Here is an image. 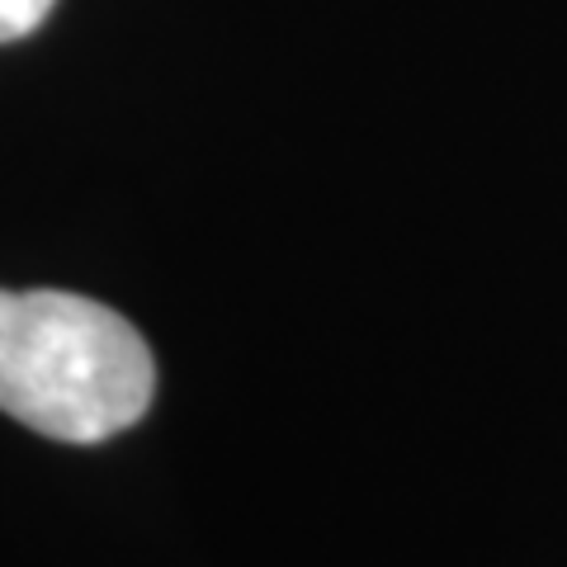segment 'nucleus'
Instances as JSON below:
<instances>
[{"label": "nucleus", "mask_w": 567, "mask_h": 567, "mask_svg": "<svg viewBox=\"0 0 567 567\" xmlns=\"http://www.w3.org/2000/svg\"><path fill=\"white\" fill-rule=\"evenodd\" d=\"M156 364L128 317L62 289H0V412L66 445L147 416Z\"/></svg>", "instance_id": "nucleus-1"}, {"label": "nucleus", "mask_w": 567, "mask_h": 567, "mask_svg": "<svg viewBox=\"0 0 567 567\" xmlns=\"http://www.w3.org/2000/svg\"><path fill=\"white\" fill-rule=\"evenodd\" d=\"M52 6H58V0H0V43L29 39V33L48 20Z\"/></svg>", "instance_id": "nucleus-2"}]
</instances>
